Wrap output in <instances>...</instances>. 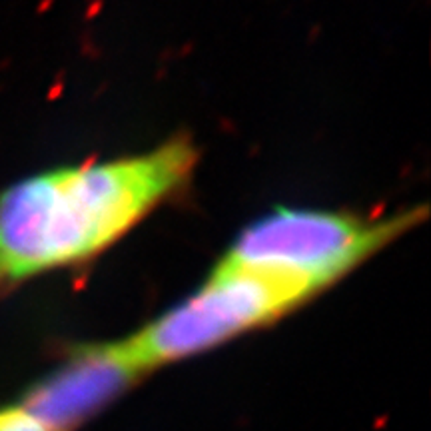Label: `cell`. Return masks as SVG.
<instances>
[{
    "label": "cell",
    "instance_id": "obj_1",
    "mask_svg": "<svg viewBox=\"0 0 431 431\" xmlns=\"http://www.w3.org/2000/svg\"><path fill=\"white\" fill-rule=\"evenodd\" d=\"M188 140L130 158L38 174L0 196V285L86 259L188 180Z\"/></svg>",
    "mask_w": 431,
    "mask_h": 431
},
{
    "label": "cell",
    "instance_id": "obj_4",
    "mask_svg": "<svg viewBox=\"0 0 431 431\" xmlns=\"http://www.w3.org/2000/svg\"><path fill=\"white\" fill-rule=\"evenodd\" d=\"M140 375L116 344L98 345L82 352L49 382L38 385L22 406L52 431H72Z\"/></svg>",
    "mask_w": 431,
    "mask_h": 431
},
{
    "label": "cell",
    "instance_id": "obj_2",
    "mask_svg": "<svg viewBox=\"0 0 431 431\" xmlns=\"http://www.w3.org/2000/svg\"><path fill=\"white\" fill-rule=\"evenodd\" d=\"M314 294L318 292L306 282L222 259L188 300L116 342V347L144 373L276 320Z\"/></svg>",
    "mask_w": 431,
    "mask_h": 431
},
{
    "label": "cell",
    "instance_id": "obj_5",
    "mask_svg": "<svg viewBox=\"0 0 431 431\" xmlns=\"http://www.w3.org/2000/svg\"><path fill=\"white\" fill-rule=\"evenodd\" d=\"M0 431H52L25 406L8 407L0 411Z\"/></svg>",
    "mask_w": 431,
    "mask_h": 431
},
{
    "label": "cell",
    "instance_id": "obj_3",
    "mask_svg": "<svg viewBox=\"0 0 431 431\" xmlns=\"http://www.w3.org/2000/svg\"><path fill=\"white\" fill-rule=\"evenodd\" d=\"M416 220V212L361 218L340 212L276 210L244 230L224 259L294 278L320 292Z\"/></svg>",
    "mask_w": 431,
    "mask_h": 431
}]
</instances>
